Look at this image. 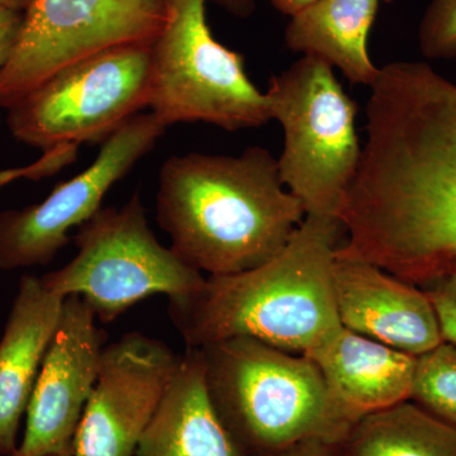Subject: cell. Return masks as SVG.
I'll list each match as a JSON object with an SVG mask.
<instances>
[{"mask_svg": "<svg viewBox=\"0 0 456 456\" xmlns=\"http://www.w3.org/2000/svg\"><path fill=\"white\" fill-rule=\"evenodd\" d=\"M207 0H167L151 47L150 106L165 127L206 122L235 132L272 119L268 98L248 79L241 53L213 37Z\"/></svg>", "mask_w": 456, "mask_h": 456, "instance_id": "obj_7", "label": "cell"}, {"mask_svg": "<svg viewBox=\"0 0 456 456\" xmlns=\"http://www.w3.org/2000/svg\"><path fill=\"white\" fill-rule=\"evenodd\" d=\"M106 340L88 303L77 296L65 298L14 456H73L75 435L98 379Z\"/></svg>", "mask_w": 456, "mask_h": 456, "instance_id": "obj_12", "label": "cell"}, {"mask_svg": "<svg viewBox=\"0 0 456 456\" xmlns=\"http://www.w3.org/2000/svg\"><path fill=\"white\" fill-rule=\"evenodd\" d=\"M167 0H32L13 55L0 70L11 110L65 66L112 47L154 44Z\"/></svg>", "mask_w": 456, "mask_h": 456, "instance_id": "obj_9", "label": "cell"}, {"mask_svg": "<svg viewBox=\"0 0 456 456\" xmlns=\"http://www.w3.org/2000/svg\"><path fill=\"white\" fill-rule=\"evenodd\" d=\"M136 456H241L209 401L200 349L180 356Z\"/></svg>", "mask_w": 456, "mask_h": 456, "instance_id": "obj_16", "label": "cell"}, {"mask_svg": "<svg viewBox=\"0 0 456 456\" xmlns=\"http://www.w3.org/2000/svg\"><path fill=\"white\" fill-rule=\"evenodd\" d=\"M266 456H345L338 445L321 443V441H307L297 444L290 448L281 450L275 454Z\"/></svg>", "mask_w": 456, "mask_h": 456, "instance_id": "obj_23", "label": "cell"}, {"mask_svg": "<svg viewBox=\"0 0 456 456\" xmlns=\"http://www.w3.org/2000/svg\"><path fill=\"white\" fill-rule=\"evenodd\" d=\"M379 0H317L290 17L288 49L323 60L353 84L373 86L379 68L369 55V32Z\"/></svg>", "mask_w": 456, "mask_h": 456, "instance_id": "obj_17", "label": "cell"}, {"mask_svg": "<svg viewBox=\"0 0 456 456\" xmlns=\"http://www.w3.org/2000/svg\"><path fill=\"white\" fill-rule=\"evenodd\" d=\"M32 0H0V4L4 7L14 9V11L26 13L27 9L31 5Z\"/></svg>", "mask_w": 456, "mask_h": 456, "instance_id": "obj_26", "label": "cell"}, {"mask_svg": "<svg viewBox=\"0 0 456 456\" xmlns=\"http://www.w3.org/2000/svg\"><path fill=\"white\" fill-rule=\"evenodd\" d=\"M56 456H68V455H56Z\"/></svg>", "mask_w": 456, "mask_h": 456, "instance_id": "obj_29", "label": "cell"}, {"mask_svg": "<svg viewBox=\"0 0 456 456\" xmlns=\"http://www.w3.org/2000/svg\"><path fill=\"white\" fill-rule=\"evenodd\" d=\"M410 401L456 428V346L444 341L417 356Z\"/></svg>", "mask_w": 456, "mask_h": 456, "instance_id": "obj_19", "label": "cell"}, {"mask_svg": "<svg viewBox=\"0 0 456 456\" xmlns=\"http://www.w3.org/2000/svg\"><path fill=\"white\" fill-rule=\"evenodd\" d=\"M151 47L123 45L65 66L8 110L12 136L42 151L103 143L149 108Z\"/></svg>", "mask_w": 456, "mask_h": 456, "instance_id": "obj_8", "label": "cell"}, {"mask_svg": "<svg viewBox=\"0 0 456 456\" xmlns=\"http://www.w3.org/2000/svg\"><path fill=\"white\" fill-rule=\"evenodd\" d=\"M419 41L428 59H456V0H431L419 25Z\"/></svg>", "mask_w": 456, "mask_h": 456, "instance_id": "obj_20", "label": "cell"}, {"mask_svg": "<svg viewBox=\"0 0 456 456\" xmlns=\"http://www.w3.org/2000/svg\"><path fill=\"white\" fill-rule=\"evenodd\" d=\"M64 299L50 292L40 277L25 275L18 283L0 338V456L16 455L20 422L59 325Z\"/></svg>", "mask_w": 456, "mask_h": 456, "instance_id": "obj_14", "label": "cell"}, {"mask_svg": "<svg viewBox=\"0 0 456 456\" xmlns=\"http://www.w3.org/2000/svg\"><path fill=\"white\" fill-rule=\"evenodd\" d=\"M370 89L367 142L338 215L344 246L426 290L456 274V84L395 61Z\"/></svg>", "mask_w": 456, "mask_h": 456, "instance_id": "obj_1", "label": "cell"}, {"mask_svg": "<svg viewBox=\"0 0 456 456\" xmlns=\"http://www.w3.org/2000/svg\"><path fill=\"white\" fill-rule=\"evenodd\" d=\"M167 127L154 113H139L102 143L89 167L61 183L40 203L0 213V270L45 266L102 208L110 189L154 149Z\"/></svg>", "mask_w": 456, "mask_h": 456, "instance_id": "obj_10", "label": "cell"}, {"mask_svg": "<svg viewBox=\"0 0 456 456\" xmlns=\"http://www.w3.org/2000/svg\"><path fill=\"white\" fill-rule=\"evenodd\" d=\"M74 244V259L41 277L42 283L62 298H83L102 323L149 297L183 298L206 281L203 273L158 241L139 193L119 208L99 209L77 228Z\"/></svg>", "mask_w": 456, "mask_h": 456, "instance_id": "obj_6", "label": "cell"}, {"mask_svg": "<svg viewBox=\"0 0 456 456\" xmlns=\"http://www.w3.org/2000/svg\"><path fill=\"white\" fill-rule=\"evenodd\" d=\"M215 2L239 17L250 16L255 7V0H215Z\"/></svg>", "mask_w": 456, "mask_h": 456, "instance_id": "obj_25", "label": "cell"}, {"mask_svg": "<svg viewBox=\"0 0 456 456\" xmlns=\"http://www.w3.org/2000/svg\"><path fill=\"white\" fill-rule=\"evenodd\" d=\"M307 356L316 362L330 395L354 424L410 401L416 356L344 326Z\"/></svg>", "mask_w": 456, "mask_h": 456, "instance_id": "obj_15", "label": "cell"}, {"mask_svg": "<svg viewBox=\"0 0 456 456\" xmlns=\"http://www.w3.org/2000/svg\"><path fill=\"white\" fill-rule=\"evenodd\" d=\"M25 26V13L0 4V70L13 55Z\"/></svg>", "mask_w": 456, "mask_h": 456, "instance_id": "obj_22", "label": "cell"}, {"mask_svg": "<svg viewBox=\"0 0 456 456\" xmlns=\"http://www.w3.org/2000/svg\"><path fill=\"white\" fill-rule=\"evenodd\" d=\"M200 350L209 401L240 455H272L307 441L340 445L353 428L307 355L246 336Z\"/></svg>", "mask_w": 456, "mask_h": 456, "instance_id": "obj_4", "label": "cell"}, {"mask_svg": "<svg viewBox=\"0 0 456 456\" xmlns=\"http://www.w3.org/2000/svg\"><path fill=\"white\" fill-rule=\"evenodd\" d=\"M265 94L272 119L283 128L278 167L284 187L305 216L338 218L362 159L358 106L334 68L314 56L274 75Z\"/></svg>", "mask_w": 456, "mask_h": 456, "instance_id": "obj_5", "label": "cell"}, {"mask_svg": "<svg viewBox=\"0 0 456 456\" xmlns=\"http://www.w3.org/2000/svg\"><path fill=\"white\" fill-rule=\"evenodd\" d=\"M179 362L165 342L141 332L106 345L73 456H136Z\"/></svg>", "mask_w": 456, "mask_h": 456, "instance_id": "obj_11", "label": "cell"}, {"mask_svg": "<svg viewBox=\"0 0 456 456\" xmlns=\"http://www.w3.org/2000/svg\"><path fill=\"white\" fill-rule=\"evenodd\" d=\"M342 233L338 218L307 215L272 259L209 275L196 293L170 299L169 316L187 347L246 336L288 353L317 349L342 327L332 284Z\"/></svg>", "mask_w": 456, "mask_h": 456, "instance_id": "obj_3", "label": "cell"}, {"mask_svg": "<svg viewBox=\"0 0 456 456\" xmlns=\"http://www.w3.org/2000/svg\"><path fill=\"white\" fill-rule=\"evenodd\" d=\"M305 217L281 182L277 159L263 147L240 156H171L159 174V226L171 250L208 277L272 259Z\"/></svg>", "mask_w": 456, "mask_h": 456, "instance_id": "obj_2", "label": "cell"}, {"mask_svg": "<svg viewBox=\"0 0 456 456\" xmlns=\"http://www.w3.org/2000/svg\"><path fill=\"white\" fill-rule=\"evenodd\" d=\"M387 3H391L393 0H386Z\"/></svg>", "mask_w": 456, "mask_h": 456, "instance_id": "obj_28", "label": "cell"}, {"mask_svg": "<svg viewBox=\"0 0 456 456\" xmlns=\"http://www.w3.org/2000/svg\"><path fill=\"white\" fill-rule=\"evenodd\" d=\"M281 13L293 17L302 12L303 9L310 7L317 0H269Z\"/></svg>", "mask_w": 456, "mask_h": 456, "instance_id": "obj_24", "label": "cell"}, {"mask_svg": "<svg viewBox=\"0 0 456 456\" xmlns=\"http://www.w3.org/2000/svg\"><path fill=\"white\" fill-rule=\"evenodd\" d=\"M436 312L444 341L456 346V274L425 290Z\"/></svg>", "mask_w": 456, "mask_h": 456, "instance_id": "obj_21", "label": "cell"}, {"mask_svg": "<svg viewBox=\"0 0 456 456\" xmlns=\"http://www.w3.org/2000/svg\"><path fill=\"white\" fill-rule=\"evenodd\" d=\"M332 284L341 325L350 331L416 358L443 344L436 312L424 289L342 245L335 253Z\"/></svg>", "mask_w": 456, "mask_h": 456, "instance_id": "obj_13", "label": "cell"}, {"mask_svg": "<svg viewBox=\"0 0 456 456\" xmlns=\"http://www.w3.org/2000/svg\"><path fill=\"white\" fill-rule=\"evenodd\" d=\"M338 448L345 456H456V428L406 401L360 419Z\"/></svg>", "mask_w": 456, "mask_h": 456, "instance_id": "obj_18", "label": "cell"}, {"mask_svg": "<svg viewBox=\"0 0 456 456\" xmlns=\"http://www.w3.org/2000/svg\"><path fill=\"white\" fill-rule=\"evenodd\" d=\"M17 179H20L17 167L0 171V189L4 188L9 183L14 182Z\"/></svg>", "mask_w": 456, "mask_h": 456, "instance_id": "obj_27", "label": "cell"}]
</instances>
